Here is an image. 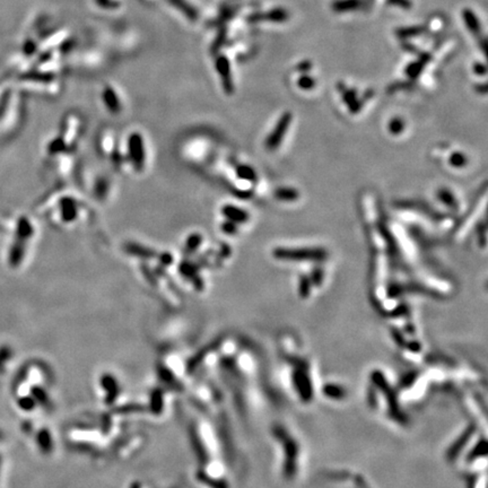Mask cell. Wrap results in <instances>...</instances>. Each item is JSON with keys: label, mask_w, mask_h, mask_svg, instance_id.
<instances>
[{"label": "cell", "mask_w": 488, "mask_h": 488, "mask_svg": "<svg viewBox=\"0 0 488 488\" xmlns=\"http://www.w3.org/2000/svg\"><path fill=\"white\" fill-rule=\"evenodd\" d=\"M223 230L226 232V233H234L236 231V227L234 226V224L232 223H225L223 224Z\"/></svg>", "instance_id": "obj_27"}, {"label": "cell", "mask_w": 488, "mask_h": 488, "mask_svg": "<svg viewBox=\"0 0 488 488\" xmlns=\"http://www.w3.org/2000/svg\"><path fill=\"white\" fill-rule=\"evenodd\" d=\"M62 150H63V142L61 139L53 140V142L50 144V146H49V152H50L51 154H56V152H61Z\"/></svg>", "instance_id": "obj_22"}, {"label": "cell", "mask_w": 488, "mask_h": 488, "mask_svg": "<svg viewBox=\"0 0 488 488\" xmlns=\"http://www.w3.org/2000/svg\"><path fill=\"white\" fill-rule=\"evenodd\" d=\"M440 199L448 205L453 204V196L449 191H442L440 193Z\"/></svg>", "instance_id": "obj_25"}, {"label": "cell", "mask_w": 488, "mask_h": 488, "mask_svg": "<svg viewBox=\"0 0 488 488\" xmlns=\"http://www.w3.org/2000/svg\"><path fill=\"white\" fill-rule=\"evenodd\" d=\"M1 438H2V434H1V432H0V440H1Z\"/></svg>", "instance_id": "obj_28"}, {"label": "cell", "mask_w": 488, "mask_h": 488, "mask_svg": "<svg viewBox=\"0 0 488 488\" xmlns=\"http://www.w3.org/2000/svg\"><path fill=\"white\" fill-rule=\"evenodd\" d=\"M219 69H220V72H222V76H223V78H224V84H225V87H226V90L230 92L232 90V84H231V77H230V70H228V64H227V61L226 62H224L223 63H220L219 64Z\"/></svg>", "instance_id": "obj_14"}, {"label": "cell", "mask_w": 488, "mask_h": 488, "mask_svg": "<svg viewBox=\"0 0 488 488\" xmlns=\"http://www.w3.org/2000/svg\"><path fill=\"white\" fill-rule=\"evenodd\" d=\"M267 20L274 23H283L288 20V13L283 8H277L267 14Z\"/></svg>", "instance_id": "obj_12"}, {"label": "cell", "mask_w": 488, "mask_h": 488, "mask_svg": "<svg viewBox=\"0 0 488 488\" xmlns=\"http://www.w3.org/2000/svg\"><path fill=\"white\" fill-rule=\"evenodd\" d=\"M387 3L390 6L399 7V8L402 9H410L413 7V2L410 0H387Z\"/></svg>", "instance_id": "obj_21"}, {"label": "cell", "mask_w": 488, "mask_h": 488, "mask_svg": "<svg viewBox=\"0 0 488 488\" xmlns=\"http://www.w3.org/2000/svg\"><path fill=\"white\" fill-rule=\"evenodd\" d=\"M125 250H127L128 252H130L131 254L139 255V257H144V258H151L152 255H155V252H152V250L147 249V247L137 245V244H132V243H129L128 245H125Z\"/></svg>", "instance_id": "obj_9"}, {"label": "cell", "mask_w": 488, "mask_h": 488, "mask_svg": "<svg viewBox=\"0 0 488 488\" xmlns=\"http://www.w3.org/2000/svg\"><path fill=\"white\" fill-rule=\"evenodd\" d=\"M277 197L281 200H294L297 197V192L293 189H280L278 190Z\"/></svg>", "instance_id": "obj_17"}, {"label": "cell", "mask_w": 488, "mask_h": 488, "mask_svg": "<svg viewBox=\"0 0 488 488\" xmlns=\"http://www.w3.org/2000/svg\"><path fill=\"white\" fill-rule=\"evenodd\" d=\"M467 158L462 152H455L450 158V164L455 167H462L466 165Z\"/></svg>", "instance_id": "obj_15"}, {"label": "cell", "mask_w": 488, "mask_h": 488, "mask_svg": "<svg viewBox=\"0 0 488 488\" xmlns=\"http://www.w3.org/2000/svg\"><path fill=\"white\" fill-rule=\"evenodd\" d=\"M76 213H77V209H76L75 203L71 199H64L61 203V215H62V219L66 220V222H70V220L75 219Z\"/></svg>", "instance_id": "obj_8"}, {"label": "cell", "mask_w": 488, "mask_h": 488, "mask_svg": "<svg viewBox=\"0 0 488 488\" xmlns=\"http://www.w3.org/2000/svg\"><path fill=\"white\" fill-rule=\"evenodd\" d=\"M11 357V349L8 346L0 347V373L5 371V363Z\"/></svg>", "instance_id": "obj_13"}, {"label": "cell", "mask_w": 488, "mask_h": 488, "mask_svg": "<svg viewBox=\"0 0 488 488\" xmlns=\"http://www.w3.org/2000/svg\"><path fill=\"white\" fill-rule=\"evenodd\" d=\"M104 101H105V104L108 105V108L110 109V111H112L114 113L119 112V110H120L119 101L117 100V96L114 95L112 90L109 89V90L105 91Z\"/></svg>", "instance_id": "obj_11"}, {"label": "cell", "mask_w": 488, "mask_h": 488, "mask_svg": "<svg viewBox=\"0 0 488 488\" xmlns=\"http://www.w3.org/2000/svg\"><path fill=\"white\" fill-rule=\"evenodd\" d=\"M201 242V236L198 234H193L192 236H190L188 239V242H186V251L188 252H191V251L196 250L199 244Z\"/></svg>", "instance_id": "obj_19"}, {"label": "cell", "mask_w": 488, "mask_h": 488, "mask_svg": "<svg viewBox=\"0 0 488 488\" xmlns=\"http://www.w3.org/2000/svg\"><path fill=\"white\" fill-rule=\"evenodd\" d=\"M33 234V227L30 225V220L25 217H21L17 222V228H16V235L17 240H21V241H26L29 240Z\"/></svg>", "instance_id": "obj_6"}, {"label": "cell", "mask_w": 488, "mask_h": 488, "mask_svg": "<svg viewBox=\"0 0 488 488\" xmlns=\"http://www.w3.org/2000/svg\"><path fill=\"white\" fill-rule=\"evenodd\" d=\"M297 85L303 90H311L314 87L315 82L313 78L310 77V76H302V77L299 79V82H297Z\"/></svg>", "instance_id": "obj_18"}, {"label": "cell", "mask_w": 488, "mask_h": 488, "mask_svg": "<svg viewBox=\"0 0 488 488\" xmlns=\"http://www.w3.org/2000/svg\"><path fill=\"white\" fill-rule=\"evenodd\" d=\"M403 130V122L400 119H395L390 123V131L392 133H400Z\"/></svg>", "instance_id": "obj_23"}, {"label": "cell", "mask_w": 488, "mask_h": 488, "mask_svg": "<svg viewBox=\"0 0 488 488\" xmlns=\"http://www.w3.org/2000/svg\"><path fill=\"white\" fill-rule=\"evenodd\" d=\"M360 6L358 0H337L334 2V10L336 11H348L357 8Z\"/></svg>", "instance_id": "obj_10"}, {"label": "cell", "mask_w": 488, "mask_h": 488, "mask_svg": "<svg viewBox=\"0 0 488 488\" xmlns=\"http://www.w3.org/2000/svg\"><path fill=\"white\" fill-rule=\"evenodd\" d=\"M325 250L319 247H300V249H286L279 247L274 250V257L283 260H322L326 258Z\"/></svg>", "instance_id": "obj_1"}, {"label": "cell", "mask_w": 488, "mask_h": 488, "mask_svg": "<svg viewBox=\"0 0 488 488\" xmlns=\"http://www.w3.org/2000/svg\"><path fill=\"white\" fill-rule=\"evenodd\" d=\"M474 69H475V72L477 75L483 76V75L486 74V67L484 66L483 63H476L475 67H474Z\"/></svg>", "instance_id": "obj_26"}, {"label": "cell", "mask_w": 488, "mask_h": 488, "mask_svg": "<svg viewBox=\"0 0 488 488\" xmlns=\"http://www.w3.org/2000/svg\"><path fill=\"white\" fill-rule=\"evenodd\" d=\"M423 29L421 28H408V29H400L396 30V34L400 37H408L410 35H417V34L422 33Z\"/></svg>", "instance_id": "obj_20"}, {"label": "cell", "mask_w": 488, "mask_h": 488, "mask_svg": "<svg viewBox=\"0 0 488 488\" xmlns=\"http://www.w3.org/2000/svg\"><path fill=\"white\" fill-rule=\"evenodd\" d=\"M129 154L135 169L142 171L145 161L143 138L139 133H132L129 138Z\"/></svg>", "instance_id": "obj_2"}, {"label": "cell", "mask_w": 488, "mask_h": 488, "mask_svg": "<svg viewBox=\"0 0 488 488\" xmlns=\"http://www.w3.org/2000/svg\"><path fill=\"white\" fill-rule=\"evenodd\" d=\"M0 464H1V458H0Z\"/></svg>", "instance_id": "obj_29"}, {"label": "cell", "mask_w": 488, "mask_h": 488, "mask_svg": "<svg viewBox=\"0 0 488 488\" xmlns=\"http://www.w3.org/2000/svg\"><path fill=\"white\" fill-rule=\"evenodd\" d=\"M463 20L464 24L468 28V30H470L471 33H474L475 35H478L480 33V23L478 21V17L476 16V14L471 9L466 8L463 10Z\"/></svg>", "instance_id": "obj_7"}, {"label": "cell", "mask_w": 488, "mask_h": 488, "mask_svg": "<svg viewBox=\"0 0 488 488\" xmlns=\"http://www.w3.org/2000/svg\"><path fill=\"white\" fill-rule=\"evenodd\" d=\"M223 214L233 223H244L249 219V215L246 212L234 207V206H225L223 208Z\"/></svg>", "instance_id": "obj_5"}, {"label": "cell", "mask_w": 488, "mask_h": 488, "mask_svg": "<svg viewBox=\"0 0 488 488\" xmlns=\"http://www.w3.org/2000/svg\"><path fill=\"white\" fill-rule=\"evenodd\" d=\"M238 175L240 178L244 179V180H249V181H252L255 179L254 171L252 169H250L249 166H240L238 169Z\"/></svg>", "instance_id": "obj_16"}, {"label": "cell", "mask_w": 488, "mask_h": 488, "mask_svg": "<svg viewBox=\"0 0 488 488\" xmlns=\"http://www.w3.org/2000/svg\"><path fill=\"white\" fill-rule=\"evenodd\" d=\"M289 122H291V114L289 113H286L285 116L281 117V119L278 121L274 130L273 131L272 135L268 137V139H267L266 144L269 150H274V148L278 147V145H279V143L283 140L286 131H287Z\"/></svg>", "instance_id": "obj_3"}, {"label": "cell", "mask_w": 488, "mask_h": 488, "mask_svg": "<svg viewBox=\"0 0 488 488\" xmlns=\"http://www.w3.org/2000/svg\"><path fill=\"white\" fill-rule=\"evenodd\" d=\"M24 253H25V242L21 241V240H16L13 245H11L9 251V257H8L9 265L11 267L20 266L23 258H24Z\"/></svg>", "instance_id": "obj_4"}, {"label": "cell", "mask_w": 488, "mask_h": 488, "mask_svg": "<svg viewBox=\"0 0 488 488\" xmlns=\"http://www.w3.org/2000/svg\"><path fill=\"white\" fill-rule=\"evenodd\" d=\"M20 405L23 409L30 410L33 407V401L30 398H28V396H24V398L20 400Z\"/></svg>", "instance_id": "obj_24"}]
</instances>
